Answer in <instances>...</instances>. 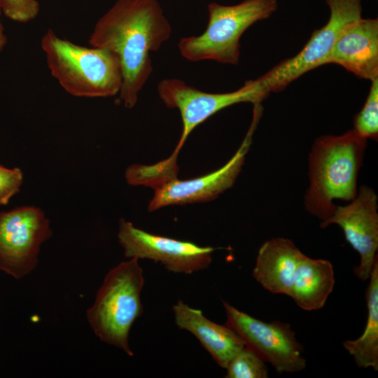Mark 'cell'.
I'll use <instances>...</instances> for the list:
<instances>
[{
    "instance_id": "6da1fadb",
    "label": "cell",
    "mask_w": 378,
    "mask_h": 378,
    "mask_svg": "<svg viewBox=\"0 0 378 378\" xmlns=\"http://www.w3.org/2000/svg\"><path fill=\"white\" fill-rule=\"evenodd\" d=\"M172 29L158 0H118L96 22L90 46L107 49L120 61L123 105L133 108L152 71L150 52L158 50Z\"/></svg>"
},
{
    "instance_id": "7a4b0ae2",
    "label": "cell",
    "mask_w": 378,
    "mask_h": 378,
    "mask_svg": "<svg viewBox=\"0 0 378 378\" xmlns=\"http://www.w3.org/2000/svg\"><path fill=\"white\" fill-rule=\"evenodd\" d=\"M368 139L354 129L341 135L317 138L308 158L309 185L304 198L307 211L325 221L332 214L333 200L350 202L357 195V180Z\"/></svg>"
},
{
    "instance_id": "3957f363",
    "label": "cell",
    "mask_w": 378,
    "mask_h": 378,
    "mask_svg": "<svg viewBox=\"0 0 378 378\" xmlns=\"http://www.w3.org/2000/svg\"><path fill=\"white\" fill-rule=\"evenodd\" d=\"M41 46L51 75L69 94L99 98L119 93L122 71L113 52L75 44L51 29L43 35Z\"/></svg>"
},
{
    "instance_id": "277c9868",
    "label": "cell",
    "mask_w": 378,
    "mask_h": 378,
    "mask_svg": "<svg viewBox=\"0 0 378 378\" xmlns=\"http://www.w3.org/2000/svg\"><path fill=\"white\" fill-rule=\"evenodd\" d=\"M144 286L142 268L130 258L111 268L87 310L88 321L99 339L132 356L129 333L143 314L141 293Z\"/></svg>"
},
{
    "instance_id": "5b68a950",
    "label": "cell",
    "mask_w": 378,
    "mask_h": 378,
    "mask_svg": "<svg viewBox=\"0 0 378 378\" xmlns=\"http://www.w3.org/2000/svg\"><path fill=\"white\" fill-rule=\"evenodd\" d=\"M277 7L276 0H244L232 6L210 3L206 29L199 36L181 38L179 52L190 62L214 60L237 65L242 34L255 22L270 18Z\"/></svg>"
},
{
    "instance_id": "8992f818",
    "label": "cell",
    "mask_w": 378,
    "mask_h": 378,
    "mask_svg": "<svg viewBox=\"0 0 378 378\" xmlns=\"http://www.w3.org/2000/svg\"><path fill=\"white\" fill-rule=\"evenodd\" d=\"M330 8L327 23L315 30L296 55L286 59L256 79L267 96L318 66L327 64L330 51L342 30L361 18V0H326Z\"/></svg>"
},
{
    "instance_id": "52a82bcc",
    "label": "cell",
    "mask_w": 378,
    "mask_h": 378,
    "mask_svg": "<svg viewBox=\"0 0 378 378\" xmlns=\"http://www.w3.org/2000/svg\"><path fill=\"white\" fill-rule=\"evenodd\" d=\"M52 235L48 218L38 207L0 211V271L18 280L30 274L41 245Z\"/></svg>"
},
{
    "instance_id": "ba28073f",
    "label": "cell",
    "mask_w": 378,
    "mask_h": 378,
    "mask_svg": "<svg viewBox=\"0 0 378 378\" xmlns=\"http://www.w3.org/2000/svg\"><path fill=\"white\" fill-rule=\"evenodd\" d=\"M160 98L168 108H177L182 120V132L172 155L177 156L188 136L199 125L230 106L251 102L261 103L267 96L256 79L246 80L238 90L225 93H209L187 85L178 78L162 80L158 85Z\"/></svg>"
},
{
    "instance_id": "9c48e42d",
    "label": "cell",
    "mask_w": 378,
    "mask_h": 378,
    "mask_svg": "<svg viewBox=\"0 0 378 378\" xmlns=\"http://www.w3.org/2000/svg\"><path fill=\"white\" fill-rule=\"evenodd\" d=\"M226 325L234 330L245 346L270 363L278 373L295 372L306 367L303 346L291 326L279 321L265 322L223 302Z\"/></svg>"
},
{
    "instance_id": "30bf717a",
    "label": "cell",
    "mask_w": 378,
    "mask_h": 378,
    "mask_svg": "<svg viewBox=\"0 0 378 378\" xmlns=\"http://www.w3.org/2000/svg\"><path fill=\"white\" fill-rule=\"evenodd\" d=\"M262 114L261 104H253V118L246 136L236 153L223 167L192 179L179 180L176 177L164 182L154 189L149 211L170 205L210 201L230 188L241 172Z\"/></svg>"
},
{
    "instance_id": "8fae6325",
    "label": "cell",
    "mask_w": 378,
    "mask_h": 378,
    "mask_svg": "<svg viewBox=\"0 0 378 378\" xmlns=\"http://www.w3.org/2000/svg\"><path fill=\"white\" fill-rule=\"evenodd\" d=\"M118 239L128 258L149 259L174 273L190 274L206 269L216 248L149 233L120 218Z\"/></svg>"
},
{
    "instance_id": "7c38bea8",
    "label": "cell",
    "mask_w": 378,
    "mask_h": 378,
    "mask_svg": "<svg viewBox=\"0 0 378 378\" xmlns=\"http://www.w3.org/2000/svg\"><path fill=\"white\" fill-rule=\"evenodd\" d=\"M378 197L374 190L362 185L354 199L346 205L337 206L330 218L321 222V228L339 225L346 241L360 255V264L354 269L361 281L369 279L377 257Z\"/></svg>"
},
{
    "instance_id": "4fadbf2b",
    "label": "cell",
    "mask_w": 378,
    "mask_h": 378,
    "mask_svg": "<svg viewBox=\"0 0 378 378\" xmlns=\"http://www.w3.org/2000/svg\"><path fill=\"white\" fill-rule=\"evenodd\" d=\"M328 64H338L360 78H378L377 18H361L346 26L336 40Z\"/></svg>"
},
{
    "instance_id": "5bb4252c",
    "label": "cell",
    "mask_w": 378,
    "mask_h": 378,
    "mask_svg": "<svg viewBox=\"0 0 378 378\" xmlns=\"http://www.w3.org/2000/svg\"><path fill=\"white\" fill-rule=\"evenodd\" d=\"M172 310L176 326L192 333L223 368L225 369L231 358L245 346L241 337L231 327L211 321L201 310L181 300Z\"/></svg>"
},
{
    "instance_id": "9a60e30c",
    "label": "cell",
    "mask_w": 378,
    "mask_h": 378,
    "mask_svg": "<svg viewBox=\"0 0 378 378\" xmlns=\"http://www.w3.org/2000/svg\"><path fill=\"white\" fill-rule=\"evenodd\" d=\"M302 254L289 239H269L258 250L253 276L265 290L290 297L295 272Z\"/></svg>"
},
{
    "instance_id": "2e32d148",
    "label": "cell",
    "mask_w": 378,
    "mask_h": 378,
    "mask_svg": "<svg viewBox=\"0 0 378 378\" xmlns=\"http://www.w3.org/2000/svg\"><path fill=\"white\" fill-rule=\"evenodd\" d=\"M334 285L332 264L303 253L297 265L290 297L304 310L319 309L324 306Z\"/></svg>"
},
{
    "instance_id": "e0dca14e",
    "label": "cell",
    "mask_w": 378,
    "mask_h": 378,
    "mask_svg": "<svg viewBox=\"0 0 378 378\" xmlns=\"http://www.w3.org/2000/svg\"><path fill=\"white\" fill-rule=\"evenodd\" d=\"M366 290L368 318L362 335L342 344L359 368L378 370V258L373 265Z\"/></svg>"
},
{
    "instance_id": "ac0fdd59",
    "label": "cell",
    "mask_w": 378,
    "mask_h": 378,
    "mask_svg": "<svg viewBox=\"0 0 378 378\" xmlns=\"http://www.w3.org/2000/svg\"><path fill=\"white\" fill-rule=\"evenodd\" d=\"M252 349L244 346L229 361L225 369L227 378H266L267 368Z\"/></svg>"
},
{
    "instance_id": "d6986e66",
    "label": "cell",
    "mask_w": 378,
    "mask_h": 378,
    "mask_svg": "<svg viewBox=\"0 0 378 378\" xmlns=\"http://www.w3.org/2000/svg\"><path fill=\"white\" fill-rule=\"evenodd\" d=\"M370 89L362 109L354 116V130L368 139L378 137V78L371 81Z\"/></svg>"
},
{
    "instance_id": "ffe728a7",
    "label": "cell",
    "mask_w": 378,
    "mask_h": 378,
    "mask_svg": "<svg viewBox=\"0 0 378 378\" xmlns=\"http://www.w3.org/2000/svg\"><path fill=\"white\" fill-rule=\"evenodd\" d=\"M1 4L5 16L21 23L33 20L40 10L37 0H1Z\"/></svg>"
},
{
    "instance_id": "44dd1931",
    "label": "cell",
    "mask_w": 378,
    "mask_h": 378,
    "mask_svg": "<svg viewBox=\"0 0 378 378\" xmlns=\"http://www.w3.org/2000/svg\"><path fill=\"white\" fill-rule=\"evenodd\" d=\"M23 174L18 167L7 168L0 164V206L9 203L13 196L20 192Z\"/></svg>"
},
{
    "instance_id": "7402d4cb",
    "label": "cell",
    "mask_w": 378,
    "mask_h": 378,
    "mask_svg": "<svg viewBox=\"0 0 378 378\" xmlns=\"http://www.w3.org/2000/svg\"><path fill=\"white\" fill-rule=\"evenodd\" d=\"M1 12H2V8H1V0H0V52H1L4 50L5 46L7 43V36L4 33V29L1 22Z\"/></svg>"
}]
</instances>
